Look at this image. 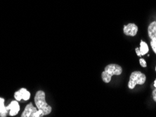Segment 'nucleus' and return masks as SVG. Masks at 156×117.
Returning a JSON list of instances; mask_svg holds the SVG:
<instances>
[{"label":"nucleus","instance_id":"1","mask_svg":"<svg viewBox=\"0 0 156 117\" xmlns=\"http://www.w3.org/2000/svg\"><path fill=\"white\" fill-rule=\"evenodd\" d=\"M34 101L37 108L42 110L45 116L49 115L51 113L52 107L51 105L48 104L46 100V93L44 91L42 90L37 91Z\"/></svg>","mask_w":156,"mask_h":117},{"label":"nucleus","instance_id":"2","mask_svg":"<svg viewBox=\"0 0 156 117\" xmlns=\"http://www.w3.org/2000/svg\"><path fill=\"white\" fill-rule=\"evenodd\" d=\"M146 81V74L140 71H134L130 74L129 80L128 82V88L134 89L136 85H143Z\"/></svg>","mask_w":156,"mask_h":117},{"label":"nucleus","instance_id":"3","mask_svg":"<svg viewBox=\"0 0 156 117\" xmlns=\"http://www.w3.org/2000/svg\"><path fill=\"white\" fill-rule=\"evenodd\" d=\"M14 99L20 102V101H27L30 99L31 93L26 88H20L19 90L14 93Z\"/></svg>","mask_w":156,"mask_h":117},{"label":"nucleus","instance_id":"4","mask_svg":"<svg viewBox=\"0 0 156 117\" xmlns=\"http://www.w3.org/2000/svg\"><path fill=\"white\" fill-rule=\"evenodd\" d=\"M104 71L106 72L108 74L111 75L112 77L114 75H121L122 73V67H121L120 65H118V64H109V65H106L104 68Z\"/></svg>","mask_w":156,"mask_h":117},{"label":"nucleus","instance_id":"5","mask_svg":"<svg viewBox=\"0 0 156 117\" xmlns=\"http://www.w3.org/2000/svg\"><path fill=\"white\" fill-rule=\"evenodd\" d=\"M6 108H7L8 111H9V116H16L17 114L19 113V112L20 110L19 102L16 100H12L7 105V106H6Z\"/></svg>","mask_w":156,"mask_h":117},{"label":"nucleus","instance_id":"6","mask_svg":"<svg viewBox=\"0 0 156 117\" xmlns=\"http://www.w3.org/2000/svg\"><path fill=\"white\" fill-rule=\"evenodd\" d=\"M138 26L134 23H129L123 27V33L125 35L134 36L138 33Z\"/></svg>","mask_w":156,"mask_h":117},{"label":"nucleus","instance_id":"7","mask_svg":"<svg viewBox=\"0 0 156 117\" xmlns=\"http://www.w3.org/2000/svg\"><path fill=\"white\" fill-rule=\"evenodd\" d=\"M37 110V107L34 106L32 102H30L25 107L23 112L21 114V117H33V114Z\"/></svg>","mask_w":156,"mask_h":117},{"label":"nucleus","instance_id":"8","mask_svg":"<svg viewBox=\"0 0 156 117\" xmlns=\"http://www.w3.org/2000/svg\"><path fill=\"white\" fill-rule=\"evenodd\" d=\"M148 36L151 40L156 39V21L151 22L148 27Z\"/></svg>","mask_w":156,"mask_h":117},{"label":"nucleus","instance_id":"9","mask_svg":"<svg viewBox=\"0 0 156 117\" xmlns=\"http://www.w3.org/2000/svg\"><path fill=\"white\" fill-rule=\"evenodd\" d=\"M8 113L9 111L6 108V106H5V99L4 98L0 97V116H6Z\"/></svg>","mask_w":156,"mask_h":117},{"label":"nucleus","instance_id":"10","mask_svg":"<svg viewBox=\"0 0 156 117\" xmlns=\"http://www.w3.org/2000/svg\"><path fill=\"white\" fill-rule=\"evenodd\" d=\"M140 51H141V56H144V55L147 54L149 51V48L147 43L145 42H144L143 40L141 41V43H140Z\"/></svg>","mask_w":156,"mask_h":117},{"label":"nucleus","instance_id":"11","mask_svg":"<svg viewBox=\"0 0 156 117\" xmlns=\"http://www.w3.org/2000/svg\"><path fill=\"white\" fill-rule=\"evenodd\" d=\"M101 78L104 83L108 84L111 81L112 76L110 75L109 74H108L106 72H105V71H104V72L101 73Z\"/></svg>","mask_w":156,"mask_h":117},{"label":"nucleus","instance_id":"12","mask_svg":"<svg viewBox=\"0 0 156 117\" xmlns=\"http://www.w3.org/2000/svg\"><path fill=\"white\" fill-rule=\"evenodd\" d=\"M44 116H45V115H44V114L42 110L37 109V110L35 113L33 114V117H42Z\"/></svg>","mask_w":156,"mask_h":117},{"label":"nucleus","instance_id":"13","mask_svg":"<svg viewBox=\"0 0 156 117\" xmlns=\"http://www.w3.org/2000/svg\"><path fill=\"white\" fill-rule=\"evenodd\" d=\"M151 48L153 50V52L156 54V39H153V40H151Z\"/></svg>","mask_w":156,"mask_h":117},{"label":"nucleus","instance_id":"14","mask_svg":"<svg viewBox=\"0 0 156 117\" xmlns=\"http://www.w3.org/2000/svg\"><path fill=\"white\" fill-rule=\"evenodd\" d=\"M139 64L142 67H147V63H146V60H144V58H140L139 59Z\"/></svg>","mask_w":156,"mask_h":117},{"label":"nucleus","instance_id":"15","mask_svg":"<svg viewBox=\"0 0 156 117\" xmlns=\"http://www.w3.org/2000/svg\"><path fill=\"white\" fill-rule=\"evenodd\" d=\"M152 96H153V100H154L155 102H156V88L154 89V90L153 91Z\"/></svg>","mask_w":156,"mask_h":117},{"label":"nucleus","instance_id":"16","mask_svg":"<svg viewBox=\"0 0 156 117\" xmlns=\"http://www.w3.org/2000/svg\"><path fill=\"white\" fill-rule=\"evenodd\" d=\"M135 51H136L137 56H139V57L141 56V51H140L139 48H136V49H135Z\"/></svg>","mask_w":156,"mask_h":117},{"label":"nucleus","instance_id":"17","mask_svg":"<svg viewBox=\"0 0 156 117\" xmlns=\"http://www.w3.org/2000/svg\"><path fill=\"white\" fill-rule=\"evenodd\" d=\"M153 85H154V87H155V88H156V79H155V81H154V83H153Z\"/></svg>","mask_w":156,"mask_h":117},{"label":"nucleus","instance_id":"18","mask_svg":"<svg viewBox=\"0 0 156 117\" xmlns=\"http://www.w3.org/2000/svg\"><path fill=\"white\" fill-rule=\"evenodd\" d=\"M155 72H156V66H155Z\"/></svg>","mask_w":156,"mask_h":117}]
</instances>
